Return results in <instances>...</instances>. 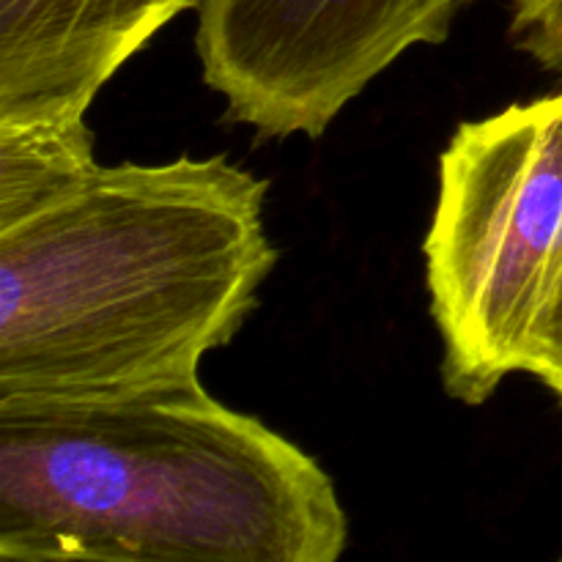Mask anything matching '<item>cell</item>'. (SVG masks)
Instances as JSON below:
<instances>
[{
  "instance_id": "8",
  "label": "cell",
  "mask_w": 562,
  "mask_h": 562,
  "mask_svg": "<svg viewBox=\"0 0 562 562\" xmlns=\"http://www.w3.org/2000/svg\"><path fill=\"white\" fill-rule=\"evenodd\" d=\"M521 373H532L562 404V283L532 329Z\"/></svg>"
},
{
  "instance_id": "4",
  "label": "cell",
  "mask_w": 562,
  "mask_h": 562,
  "mask_svg": "<svg viewBox=\"0 0 562 562\" xmlns=\"http://www.w3.org/2000/svg\"><path fill=\"white\" fill-rule=\"evenodd\" d=\"M477 0H203L195 53L225 121L261 137H322L420 44L448 42Z\"/></svg>"
},
{
  "instance_id": "5",
  "label": "cell",
  "mask_w": 562,
  "mask_h": 562,
  "mask_svg": "<svg viewBox=\"0 0 562 562\" xmlns=\"http://www.w3.org/2000/svg\"><path fill=\"white\" fill-rule=\"evenodd\" d=\"M203 0H0V126L86 119L168 22Z\"/></svg>"
},
{
  "instance_id": "2",
  "label": "cell",
  "mask_w": 562,
  "mask_h": 562,
  "mask_svg": "<svg viewBox=\"0 0 562 562\" xmlns=\"http://www.w3.org/2000/svg\"><path fill=\"white\" fill-rule=\"evenodd\" d=\"M329 472L203 382L0 404V562H340Z\"/></svg>"
},
{
  "instance_id": "6",
  "label": "cell",
  "mask_w": 562,
  "mask_h": 562,
  "mask_svg": "<svg viewBox=\"0 0 562 562\" xmlns=\"http://www.w3.org/2000/svg\"><path fill=\"white\" fill-rule=\"evenodd\" d=\"M97 168L86 119L0 126V231L58 203Z\"/></svg>"
},
{
  "instance_id": "7",
  "label": "cell",
  "mask_w": 562,
  "mask_h": 562,
  "mask_svg": "<svg viewBox=\"0 0 562 562\" xmlns=\"http://www.w3.org/2000/svg\"><path fill=\"white\" fill-rule=\"evenodd\" d=\"M510 44L562 77V0H514Z\"/></svg>"
},
{
  "instance_id": "9",
  "label": "cell",
  "mask_w": 562,
  "mask_h": 562,
  "mask_svg": "<svg viewBox=\"0 0 562 562\" xmlns=\"http://www.w3.org/2000/svg\"><path fill=\"white\" fill-rule=\"evenodd\" d=\"M558 562H562V558H560V560H558Z\"/></svg>"
},
{
  "instance_id": "3",
  "label": "cell",
  "mask_w": 562,
  "mask_h": 562,
  "mask_svg": "<svg viewBox=\"0 0 562 562\" xmlns=\"http://www.w3.org/2000/svg\"><path fill=\"white\" fill-rule=\"evenodd\" d=\"M423 256L445 393L483 406L562 283V91L453 132Z\"/></svg>"
},
{
  "instance_id": "1",
  "label": "cell",
  "mask_w": 562,
  "mask_h": 562,
  "mask_svg": "<svg viewBox=\"0 0 562 562\" xmlns=\"http://www.w3.org/2000/svg\"><path fill=\"white\" fill-rule=\"evenodd\" d=\"M267 190L223 154L99 165L0 231V404L201 382L278 267Z\"/></svg>"
}]
</instances>
